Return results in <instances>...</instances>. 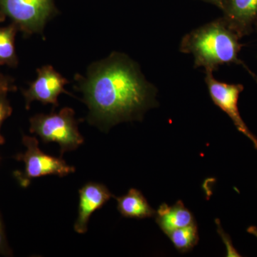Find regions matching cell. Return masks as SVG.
<instances>
[{"label": "cell", "mask_w": 257, "mask_h": 257, "mask_svg": "<svg viewBox=\"0 0 257 257\" xmlns=\"http://www.w3.org/2000/svg\"><path fill=\"white\" fill-rule=\"evenodd\" d=\"M77 80L89 118L105 126L138 119L156 103V89L124 54L113 52L92 64L87 77L77 75Z\"/></svg>", "instance_id": "obj_1"}, {"label": "cell", "mask_w": 257, "mask_h": 257, "mask_svg": "<svg viewBox=\"0 0 257 257\" xmlns=\"http://www.w3.org/2000/svg\"><path fill=\"white\" fill-rule=\"evenodd\" d=\"M240 39L221 18L184 35L179 50L194 56L195 68L204 67L206 71L213 72L217 70L219 66L236 64L242 66L257 81L256 74L238 57L243 47Z\"/></svg>", "instance_id": "obj_2"}, {"label": "cell", "mask_w": 257, "mask_h": 257, "mask_svg": "<svg viewBox=\"0 0 257 257\" xmlns=\"http://www.w3.org/2000/svg\"><path fill=\"white\" fill-rule=\"evenodd\" d=\"M30 132L45 143H56L61 155L76 150L84 142L74 118V111L65 107L58 113L37 114L30 119Z\"/></svg>", "instance_id": "obj_3"}, {"label": "cell", "mask_w": 257, "mask_h": 257, "mask_svg": "<svg viewBox=\"0 0 257 257\" xmlns=\"http://www.w3.org/2000/svg\"><path fill=\"white\" fill-rule=\"evenodd\" d=\"M0 13L28 35L42 34L47 22L57 14L54 0H0Z\"/></svg>", "instance_id": "obj_4"}, {"label": "cell", "mask_w": 257, "mask_h": 257, "mask_svg": "<svg viewBox=\"0 0 257 257\" xmlns=\"http://www.w3.org/2000/svg\"><path fill=\"white\" fill-rule=\"evenodd\" d=\"M24 145L27 148L24 154L16 157L17 160L25 164L23 172H16L15 177L23 187L30 185L32 179L47 175L64 177L75 172V168L66 163L62 158L44 153L39 147L36 138L24 136Z\"/></svg>", "instance_id": "obj_5"}, {"label": "cell", "mask_w": 257, "mask_h": 257, "mask_svg": "<svg viewBox=\"0 0 257 257\" xmlns=\"http://www.w3.org/2000/svg\"><path fill=\"white\" fill-rule=\"evenodd\" d=\"M205 82L213 102L231 118L236 128L252 142L257 150V139L245 124L238 108L239 95L243 90L242 84L221 82L209 71H206Z\"/></svg>", "instance_id": "obj_6"}, {"label": "cell", "mask_w": 257, "mask_h": 257, "mask_svg": "<svg viewBox=\"0 0 257 257\" xmlns=\"http://www.w3.org/2000/svg\"><path fill=\"white\" fill-rule=\"evenodd\" d=\"M68 81L50 65L44 66L37 69V77L30 84V87L24 91L27 109L33 101H41L44 104L58 106V96L65 92L64 85Z\"/></svg>", "instance_id": "obj_7"}, {"label": "cell", "mask_w": 257, "mask_h": 257, "mask_svg": "<svg viewBox=\"0 0 257 257\" xmlns=\"http://www.w3.org/2000/svg\"><path fill=\"white\" fill-rule=\"evenodd\" d=\"M222 17L240 38L247 36L257 21V0H224Z\"/></svg>", "instance_id": "obj_8"}, {"label": "cell", "mask_w": 257, "mask_h": 257, "mask_svg": "<svg viewBox=\"0 0 257 257\" xmlns=\"http://www.w3.org/2000/svg\"><path fill=\"white\" fill-rule=\"evenodd\" d=\"M78 216L74 230L79 234L87 231L89 218L94 211L100 209L113 197L104 184L89 182L79 189Z\"/></svg>", "instance_id": "obj_9"}, {"label": "cell", "mask_w": 257, "mask_h": 257, "mask_svg": "<svg viewBox=\"0 0 257 257\" xmlns=\"http://www.w3.org/2000/svg\"><path fill=\"white\" fill-rule=\"evenodd\" d=\"M155 218L160 229L167 235L195 222L192 213L182 201H178L172 207L162 204L156 211Z\"/></svg>", "instance_id": "obj_10"}, {"label": "cell", "mask_w": 257, "mask_h": 257, "mask_svg": "<svg viewBox=\"0 0 257 257\" xmlns=\"http://www.w3.org/2000/svg\"><path fill=\"white\" fill-rule=\"evenodd\" d=\"M117 209L124 217L145 219L155 216L156 211L150 207L145 196L136 189H131L127 194L116 198Z\"/></svg>", "instance_id": "obj_11"}, {"label": "cell", "mask_w": 257, "mask_h": 257, "mask_svg": "<svg viewBox=\"0 0 257 257\" xmlns=\"http://www.w3.org/2000/svg\"><path fill=\"white\" fill-rule=\"evenodd\" d=\"M167 236L178 251L187 252L192 249L199 241L197 225L196 222L192 223L185 227L175 230Z\"/></svg>", "instance_id": "obj_12"}, {"label": "cell", "mask_w": 257, "mask_h": 257, "mask_svg": "<svg viewBox=\"0 0 257 257\" xmlns=\"http://www.w3.org/2000/svg\"><path fill=\"white\" fill-rule=\"evenodd\" d=\"M17 30L15 25L0 28V65L13 66L18 63L15 47Z\"/></svg>", "instance_id": "obj_13"}, {"label": "cell", "mask_w": 257, "mask_h": 257, "mask_svg": "<svg viewBox=\"0 0 257 257\" xmlns=\"http://www.w3.org/2000/svg\"><path fill=\"white\" fill-rule=\"evenodd\" d=\"M12 113V108L10 106L9 103L5 101V99L0 100V128L1 125L3 124V121H5L7 118L9 117ZM5 143V139L2 136L0 133V145H3Z\"/></svg>", "instance_id": "obj_14"}, {"label": "cell", "mask_w": 257, "mask_h": 257, "mask_svg": "<svg viewBox=\"0 0 257 257\" xmlns=\"http://www.w3.org/2000/svg\"><path fill=\"white\" fill-rule=\"evenodd\" d=\"M219 233H220L223 241L226 243L227 256H241V255H239V253L233 247L232 243H231V241H230L229 236H228L227 234H225L224 231H219Z\"/></svg>", "instance_id": "obj_15"}, {"label": "cell", "mask_w": 257, "mask_h": 257, "mask_svg": "<svg viewBox=\"0 0 257 257\" xmlns=\"http://www.w3.org/2000/svg\"><path fill=\"white\" fill-rule=\"evenodd\" d=\"M10 82L6 79L0 77V100L4 99L5 94L11 89Z\"/></svg>", "instance_id": "obj_16"}, {"label": "cell", "mask_w": 257, "mask_h": 257, "mask_svg": "<svg viewBox=\"0 0 257 257\" xmlns=\"http://www.w3.org/2000/svg\"><path fill=\"white\" fill-rule=\"evenodd\" d=\"M7 250V243L5 241L4 229H3V221L0 217V253H5Z\"/></svg>", "instance_id": "obj_17"}, {"label": "cell", "mask_w": 257, "mask_h": 257, "mask_svg": "<svg viewBox=\"0 0 257 257\" xmlns=\"http://www.w3.org/2000/svg\"><path fill=\"white\" fill-rule=\"evenodd\" d=\"M202 1L206 2V3H210V4H212L215 5L216 7H217L219 9H221L222 8L223 2L224 0H202Z\"/></svg>", "instance_id": "obj_18"}, {"label": "cell", "mask_w": 257, "mask_h": 257, "mask_svg": "<svg viewBox=\"0 0 257 257\" xmlns=\"http://www.w3.org/2000/svg\"><path fill=\"white\" fill-rule=\"evenodd\" d=\"M247 232L249 234L253 235L257 238V227L254 226H251L247 229Z\"/></svg>", "instance_id": "obj_19"}, {"label": "cell", "mask_w": 257, "mask_h": 257, "mask_svg": "<svg viewBox=\"0 0 257 257\" xmlns=\"http://www.w3.org/2000/svg\"><path fill=\"white\" fill-rule=\"evenodd\" d=\"M255 27H256V29L257 30V21L256 22V24H255Z\"/></svg>", "instance_id": "obj_20"}]
</instances>
